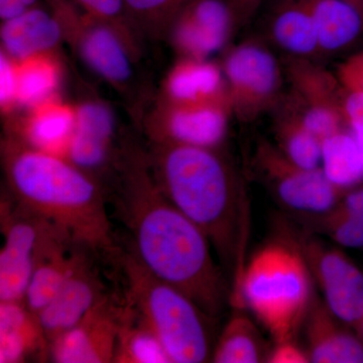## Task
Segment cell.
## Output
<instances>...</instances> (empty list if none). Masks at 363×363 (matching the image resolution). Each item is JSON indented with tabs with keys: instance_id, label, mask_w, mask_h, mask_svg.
<instances>
[{
	"instance_id": "6da1fadb",
	"label": "cell",
	"mask_w": 363,
	"mask_h": 363,
	"mask_svg": "<svg viewBox=\"0 0 363 363\" xmlns=\"http://www.w3.org/2000/svg\"><path fill=\"white\" fill-rule=\"evenodd\" d=\"M106 194L140 262L208 316H220L231 293L223 269L215 264L211 243L162 192L147 145L130 133H123Z\"/></svg>"
},
{
	"instance_id": "7a4b0ae2",
	"label": "cell",
	"mask_w": 363,
	"mask_h": 363,
	"mask_svg": "<svg viewBox=\"0 0 363 363\" xmlns=\"http://www.w3.org/2000/svg\"><path fill=\"white\" fill-rule=\"evenodd\" d=\"M4 189L21 205L102 255L117 245L104 184L66 157L1 140Z\"/></svg>"
},
{
	"instance_id": "3957f363",
	"label": "cell",
	"mask_w": 363,
	"mask_h": 363,
	"mask_svg": "<svg viewBox=\"0 0 363 363\" xmlns=\"http://www.w3.org/2000/svg\"><path fill=\"white\" fill-rule=\"evenodd\" d=\"M145 145L162 192L201 229L228 274H233L242 238L240 176L219 149L171 143Z\"/></svg>"
},
{
	"instance_id": "277c9868",
	"label": "cell",
	"mask_w": 363,
	"mask_h": 363,
	"mask_svg": "<svg viewBox=\"0 0 363 363\" xmlns=\"http://www.w3.org/2000/svg\"><path fill=\"white\" fill-rule=\"evenodd\" d=\"M104 257L118 274L124 298L157 334L172 363L211 359L214 346L207 319L212 318L194 301L150 272L128 240H117Z\"/></svg>"
},
{
	"instance_id": "5b68a950",
	"label": "cell",
	"mask_w": 363,
	"mask_h": 363,
	"mask_svg": "<svg viewBox=\"0 0 363 363\" xmlns=\"http://www.w3.org/2000/svg\"><path fill=\"white\" fill-rule=\"evenodd\" d=\"M311 274L304 257L283 238L252 255L231 293L230 302L247 307L274 342L293 341L311 305Z\"/></svg>"
},
{
	"instance_id": "8992f818",
	"label": "cell",
	"mask_w": 363,
	"mask_h": 363,
	"mask_svg": "<svg viewBox=\"0 0 363 363\" xmlns=\"http://www.w3.org/2000/svg\"><path fill=\"white\" fill-rule=\"evenodd\" d=\"M63 28L65 43L83 64L116 91L140 123L147 104L140 60L114 28L85 13L73 0H45Z\"/></svg>"
},
{
	"instance_id": "52a82bcc",
	"label": "cell",
	"mask_w": 363,
	"mask_h": 363,
	"mask_svg": "<svg viewBox=\"0 0 363 363\" xmlns=\"http://www.w3.org/2000/svg\"><path fill=\"white\" fill-rule=\"evenodd\" d=\"M221 67L233 116L242 123L269 113L285 94L283 63L259 40L233 47Z\"/></svg>"
},
{
	"instance_id": "ba28073f",
	"label": "cell",
	"mask_w": 363,
	"mask_h": 363,
	"mask_svg": "<svg viewBox=\"0 0 363 363\" xmlns=\"http://www.w3.org/2000/svg\"><path fill=\"white\" fill-rule=\"evenodd\" d=\"M250 166L279 202L295 211L324 214L340 202L343 190L333 185L321 168L298 166L264 138L257 140Z\"/></svg>"
},
{
	"instance_id": "9c48e42d",
	"label": "cell",
	"mask_w": 363,
	"mask_h": 363,
	"mask_svg": "<svg viewBox=\"0 0 363 363\" xmlns=\"http://www.w3.org/2000/svg\"><path fill=\"white\" fill-rule=\"evenodd\" d=\"M231 116L229 100L171 104L157 99L138 124L147 143L220 149Z\"/></svg>"
},
{
	"instance_id": "30bf717a",
	"label": "cell",
	"mask_w": 363,
	"mask_h": 363,
	"mask_svg": "<svg viewBox=\"0 0 363 363\" xmlns=\"http://www.w3.org/2000/svg\"><path fill=\"white\" fill-rule=\"evenodd\" d=\"M52 225L55 224L30 211L2 189L0 229L4 243L0 252V302L25 300L35 253Z\"/></svg>"
},
{
	"instance_id": "8fae6325",
	"label": "cell",
	"mask_w": 363,
	"mask_h": 363,
	"mask_svg": "<svg viewBox=\"0 0 363 363\" xmlns=\"http://www.w3.org/2000/svg\"><path fill=\"white\" fill-rule=\"evenodd\" d=\"M289 92L285 96L306 128L320 142L346 128L341 100L344 87L313 59L286 56L281 60Z\"/></svg>"
},
{
	"instance_id": "7c38bea8",
	"label": "cell",
	"mask_w": 363,
	"mask_h": 363,
	"mask_svg": "<svg viewBox=\"0 0 363 363\" xmlns=\"http://www.w3.org/2000/svg\"><path fill=\"white\" fill-rule=\"evenodd\" d=\"M298 248L311 277L323 293L325 304L338 319L350 325L363 321V274L340 250L304 234L286 233Z\"/></svg>"
},
{
	"instance_id": "4fadbf2b",
	"label": "cell",
	"mask_w": 363,
	"mask_h": 363,
	"mask_svg": "<svg viewBox=\"0 0 363 363\" xmlns=\"http://www.w3.org/2000/svg\"><path fill=\"white\" fill-rule=\"evenodd\" d=\"M75 130L66 159L104 184L114 174L123 133H118L113 108L93 93L85 92L74 105Z\"/></svg>"
},
{
	"instance_id": "5bb4252c",
	"label": "cell",
	"mask_w": 363,
	"mask_h": 363,
	"mask_svg": "<svg viewBox=\"0 0 363 363\" xmlns=\"http://www.w3.org/2000/svg\"><path fill=\"white\" fill-rule=\"evenodd\" d=\"M125 308L123 292L111 290L75 326L50 343L56 363H113Z\"/></svg>"
},
{
	"instance_id": "9a60e30c",
	"label": "cell",
	"mask_w": 363,
	"mask_h": 363,
	"mask_svg": "<svg viewBox=\"0 0 363 363\" xmlns=\"http://www.w3.org/2000/svg\"><path fill=\"white\" fill-rule=\"evenodd\" d=\"M73 255V266L65 281L56 297L39 314L50 343L75 326L93 306L112 290L98 264L102 253L75 242Z\"/></svg>"
},
{
	"instance_id": "2e32d148",
	"label": "cell",
	"mask_w": 363,
	"mask_h": 363,
	"mask_svg": "<svg viewBox=\"0 0 363 363\" xmlns=\"http://www.w3.org/2000/svg\"><path fill=\"white\" fill-rule=\"evenodd\" d=\"M238 28L230 0H189L172 21L166 39L179 58L211 60Z\"/></svg>"
},
{
	"instance_id": "e0dca14e",
	"label": "cell",
	"mask_w": 363,
	"mask_h": 363,
	"mask_svg": "<svg viewBox=\"0 0 363 363\" xmlns=\"http://www.w3.org/2000/svg\"><path fill=\"white\" fill-rule=\"evenodd\" d=\"M75 124L74 105L65 104L58 96L6 119L4 135L13 136L35 149L65 157Z\"/></svg>"
},
{
	"instance_id": "ac0fdd59",
	"label": "cell",
	"mask_w": 363,
	"mask_h": 363,
	"mask_svg": "<svg viewBox=\"0 0 363 363\" xmlns=\"http://www.w3.org/2000/svg\"><path fill=\"white\" fill-rule=\"evenodd\" d=\"M75 241L56 225L45 234L35 253V266L25 301L28 307L39 315L56 297L72 266Z\"/></svg>"
},
{
	"instance_id": "d6986e66",
	"label": "cell",
	"mask_w": 363,
	"mask_h": 363,
	"mask_svg": "<svg viewBox=\"0 0 363 363\" xmlns=\"http://www.w3.org/2000/svg\"><path fill=\"white\" fill-rule=\"evenodd\" d=\"M0 40L1 51L16 62L58 52L65 43L61 23L47 4L1 21Z\"/></svg>"
},
{
	"instance_id": "ffe728a7",
	"label": "cell",
	"mask_w": 363,
	"mask_h": 363,
	"mask_svg": "<svg viewBox=\"0 0 363 363\" xmlns=\"http://www.w3.org/2000/svg\"><path fill=\"white\" fill-rule=\"evenodd\" d=\"M50 359V341L39 315L25 300L0 302V363Z\"/></svg>"
},
{
	"instance_id": "44dd1931",
	"label": "cell",
	"mask_w": 363,
	"mask_h": 363,
	"mask_svg": "<svg viewBox=\"0 0 363 363\" xmlns=\"http://www.w3.org/2000/svg\"><path fill=\"white\" fill-rule=\"evenodd\" d=\"M157 99L171 104L229 100L222 67L211 60L179 58L162 81Z\"/></svg>"
},
{
	"instance_id": "7402d4cb",
	"label": "cell",
	"mask_w": 363,
	"mask_h": 363,
	"mask_svg": "<svg viewBox=\"0 0 363 363\" xmlns=\"http://www.w3.org/2000/svg\"><path fill=\"white\" fill-rule=\"evenodd\" d=\"M335 318L314 293L303 324L310 362L363 363L362 344L338 327Z\"/></svg>"
},
{
	"instance_id": "603a6c76",
	"label": "cell",
	"mask_w": 363,
	"mask_h": 363,
	"mask_svg": "<svg viewBox=\"0 0 363 363\" xmlns=\"http://www.w3.org/2000/svg\"><path fill=\"white\" fill-rule=\"evenodd\" d=\"M269 40L286 56H319L316 26L304 0H274L267 16Z\"/></svg>"
},
{
	"instance_id": "cb8c5ba5",
	"label": "cell",
	"mask_w": 363,
	"mask_h": 363,
	"mask_svg": "<svg viewBox=\"0 0 363 363\" xmlns=\"http://www.w3.org/2000/svg\"><path fill=\"white\" fill-rule=\"evenodd\" d=\"M316 26L319 54L350 47L363 33L362 14L345 0H304Z\"/></svg>"
},
{
	"instance_id": "d4e9b609",
	"label": "cell",
	"mask_w": 363,
	"mask_h": 363,
	"mask_svg": "<svg viewBox=\"0 0 363 363\" xmlns=\"http://www.w3.org/2000/svg\"><path fill=\"white\" fill-rule=\"evenodd\" d=\"M269 113L277 147L302 168H321L322 143L308 130L285 94Z\"/></svg>"
},
{
	"instance_id": "484cf974",
	"label": "cell",
	"mask_w": 363,
	"mask_h": 363,
	"mask_svg": "<svg viewBox=\"0 0 363 363\" xmlns=\"http://www.w3.org/2000/svg\"><path fill=\"white\" fill-rule=\"evenodd\" d=\"M62 78L63 66L58 52L16 62L18 112L58 97Z\"/></svg>"
},
{
	"instance_id": "4316f807",
	"label": "cell",
	"mask_w": 363,
	"mask_h": 363,
	"mask_svg": "<svg viewBox=\"0 0 363 363\" xmlns=\"http://www.w3.org/2000/svg\"><path fill=\"white\" fill-rule=\"evenodd\" d=\"M113 363H172L157 334L126 300Z\"/></svg>"
},
{
	"instance_id": "83f0119b",
	"label": "cell",
	"mask_w": 363,
	"mask_h": 363,
	"mask_svg": "<svg viewBox=\"0 0 363 363\" xmlns=\"http://www.w3.org/2000/svg\"><path fill=\"white\" fill-rule=\"evenodd\" d=\"M321 169L327 179L341 190L363 180V150L348 128L322 142Z\"/></svg>"
},
{
	"instance_id": "f1b7e54d",
	"label": "cell",
	"mask_w": 363,
	"mask_h": 363,
	"mask_svg": "<svg viewBox=\"0 0 363 363\" xmlns=\"http://www.w3.org/2000/svg\"><path fill=\"white\" fill-rule=\"evenodd\" d=\"M267 357L266 345L257 327L252 320L238 312L224 326L211 359L216 363H257L264 362Z\"/></svg>"
},
{
	"instance_id": "f546056e",
	"label": "cell",
	"mask_w": 363,
	"mask_h": 363,
	"mask_svg": "<svg viewBox=\"0 0 363 363\" xmlns=\"http://www.w3.org/2000/svg\"><path fill=\"white\" fill-rule=\"evenodd\" d=\"M189 0H125L128 13L143 39H166L169 26Z\"/></svg>"
},
{
	"instance_id": "4dcf8cb0",
	"label": "cell",
	"mask_w": 363,
	"mask_h": 363,
	"mask_svg": "<svg viewBox=\"0 0 363 363\" xmlns=\"http://www.w3.org/2000/svg\"><path fill=\"white\" fill-rule=\"evenodd\" d=\"M81 9L111 26L138 60L143 54V37L131 21L125 0H73Z\"/></svg>"
},
{
	"instance_id": "1f68e13d",
	"label": "cell",
	"mask_w": 363,
	"mask_h": 363,
	"mask_svg": "<svg viewBox=\"0 0 363 363\" xmlns=\"http://www.w3.org/2000/svg\"><path fill=\"white\" fill-rule=\"evenodd\" d=\"M323 230L338 245L351 248L363 247V225L334 207L324 213Z\"/></svg>"
},
{
	"instance_id": "d6a6232c",
	"label": "cell",
	"mask_w": 363,
	"mask_h": 363,
	"mask_svg": "<svg viewBox=\"0 0 363 363\" xmlns=\"http://www.w3.org/2000/svg\"><path fill=\"white\" fill-rule=\"evenodd\" d=\"M0 109L7 119L18 112L16 62L0 52Z\"/></svg>"
},
{
	"instance_id": "836d02e7",
	"label": "cell",
	"mask_w": 363,
	"mask_h": 363,
	"mask_svg": "<svg viewBox=\"0 0 363 363\" xmlns=\"http://www.w3.org/2000/svg\"><path fill=\"white\" fill-rule=\"evenodd\" d=\"M341 111L346 128L363 150V92L344 88Z\"/></svg>"
},
{
	"instance_id": "e575fe53",
	"label": "cell",
	"mask_w": 363,
	"mask_h": 363,
	"mask_svg": "<svg viewBox=\"0 0 363 363\" xmlns=\"http://www.w3.org/2000/svg\"><path fill=\"white\" fill-rule=\"evenodd\" d=\"M335 74L345 89L363 92V51L342 62Z\"/></svg>"
},
{
	"instance_id": "d590c367",
	"label": "cell",
	"mask_w": 363,
	"mask_h": 363,
	"mask_svg": "<svg viewBox=\"0 0 363 363\" xmlns=\"http://www.w3.org/2000/svg\"><path fill=\"white\" fill-rule=\"evenodd\" d=\"M267 362L272 363H307L310 362L308 353L296 345L293 341L276 343L274 350L269 351Z\"/></svg>"
},
{
	"instance_id": "8d00e7d4",
	"label": "cell",
	"mask_w": 363,
	"mask_h": 363,
	"mask_svg": "<svg viewBox=\"0 0 363 363\" xmlns=\"http://www.w3.org/2000/svg\"><path fill=\"white\" fill-rule=\"evenodd\" d=\"M264 0H230L235 13L238 28L245 26L259 13Z\"/></svg>"
},
{
	"instance_id": "74e56055",
	"label": "cell",
	"mask_w": 363,
	"mask_h": 363,
	"mask_svg": "<svg viewBox=\"0 0 363 363\" xmlns=\"http://www.w3.org/2000/svg\"><path fill=\"white\" fill-rule=\"evenodd\" d=\"M336 207L363 225V188L346 195Z\"/></svg>"
},
{
	"instance_id": "f35d334b",
	"label": "cell",
	"mask_w": 363,
	"mask_h": 363,
	"mask_svg": "<svg viewBox=\"0 0 363 363\" xmlns=\"http://www.w3.org/2000/svg\"><path fill=\"white\" fill-rule=\"evenodd\" d=\"M40 0H0V20H11L40 6Z\"/></svg>"
},
{
	"instance_id": "ab89813d",
	"label": "cell",
	"mask_w": 363,
	"mask_h": 363,
	"mask_svg": "<svg viewBox=\"0 0 363 363\" xmlns=\"http://www.w3.org/2000/svg\"><path fill=\"white\" fill-rule=\"evenodd\" d=\"M345 1H347L351 6H354L363 16V0H345Z\"/></svg>"
}]
</instances>
